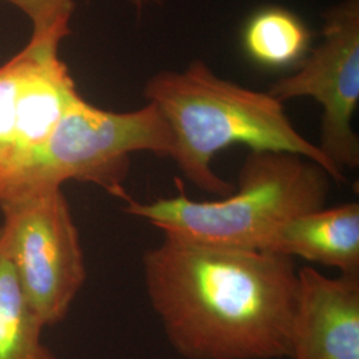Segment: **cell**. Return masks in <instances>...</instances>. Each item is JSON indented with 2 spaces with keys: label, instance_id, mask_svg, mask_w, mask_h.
Masks as SVG:
<instances>
[{
  "label": "cell",
  "instance_id": "cell-12",
  "mask_svg": "<svg viewBox=\"0 0 359 359\" xmlns=\"http://www.w3.org/2000/svg\"><path fill=\"white\" fill-rule=\"evenodd\" d=\"M26 13L32 23L35 39L62 41L69 34L75 0H6Z\"/></svg>",
  "mask_w": 359,
  "mask_h": 359
},
{
  "label": "cell",
  "instance_id": "cell-4",
  "mask_svg": "<svg viewBox=\"0 0 359 359\" xmlns=\"http://www.w3.org/2000/svg\"><path fill=\"white\" fill-rule=\"evenodd\" d=\"M172 145L167 121L154 104L129 112H114L79 96L46 142L0 168V204L62 188L69 180L95 184L128 201L124 182L130 169V154L149 152L169 157Z\"/></svg>",
  "mask_w": 359,
  "mask_h": 359
},
{
  "label": "cell",
  "instance_id": "cell-9",
  "mask_svg": "<svg viewBox=\"0 0 359 359\" xmlns=\"http://www.w3.org/2000/svg\"><path fill=\"white\" fill-rule=\"evenodd\" d=\"M266 252L359 274V204L320 208L289 219Z\"/></svg>",
  "mask_w": 359,
  "mask_h": 359
},
{
  "label": "cell",
  "instance_id": "cell-13",
  "mask_svg": "<svg viewBox=\"0 0 359 359\" xmlns=\"http://www.w3.org/2000/svg\"><path fill=\"white\" fill-rule=\"evenodd\" d=\"M136 8L137 11H142L145 7H149V6H160L164 3V0H129Z\"/></svg>",
  "mask_w": 359,
  "mask_h": 359
},
{
  "label": "cell",
  "instance_id": "cell-2",
  "mask_svg": "<svg viewBox=\"0 0 359 359\" xmlns=\"http://www.w3.org/2000/svg\"><path fill=\"white\" fill-rule=\"evenodd\" d=\"M144 96L167 121L173 142L169 157L201 191L222 197L234 191L236 184L212 167L216 154L233 145H245L250 152L298 154L321 165L337 184L346 180L317 144L297 130L283 103L269 92L218 76L203 60H193L181 71L154 74Z\"/></svg>",
  "mask_w": 359,
  "mask_h": 359
},
{
  "label": "cell",
  "instance_id": "cell-10",
  "mask_svg": "<svg viewBox=\"0 0 359 359\" xmlns=\"http://www.w3.org/2000/svg\"><path fill=\"white\" fill-rule=\"evenodd\" d=\"M241 43L245 55L266 69H285L308 56L311 32L297 13L280 6L257 10L246 20Z\"/></svg>",
  "mask_w": 359,
  "mask_h": 359
},
{
  "label": "cell",
  "instance_id": "cell-11",
  "mask_svg": "<svg viewBox=\"0 0 359 359\" xmlns=\"http://www.w3.org/2000/svg\"><path fill=\"white\" fill-rule=\"evenodd\" d=\"M43 329L19 283L0 231V359H57L43 341Z\"/></svg>",
  "mask_w": 359,
  "mask_h": 359
},
{
  "label": "cell",
  "instance_id": "cell-3",
  "mask_svg": "<svg viewBox=\"0 0 359 359\" xmlns=\"http://www.w3.org/2000/svg\"><path fill=\"white\" fill-rule=\"evenodd\" d=\"M333 179L317 163L285 152H250L234 191L221 200L196 201L179 194L140 203L124 212L142 218L164 236L236 250L266 252L283 225L323 208Z\"/></svg>",
  "mask_w": 359,
  "mask_h": 359
},
{
  "label": "cell",
  "instance_id": "cell-7",
  "mask_svg": "<svg viewBox=\"0 0 359 359\" xmlns=\"http://www.w3.org/2000/svg\"><path fill=\"white\" fill-rule=\"evenodd\" d=\"M60 41L32 39L0 67V168L48 139L80 96L57 50Z\"/></svg>",
  "mask_w": 359,
  "mask_h": 359
},
{
  "label": "cell",
  "instance_id": "cell-5",
  "mask_svg": "<svg viewBox=\"0 0 359 359\" xmlns=\"http://www.w3.org/2000/svg\"><path fill=\"white\" fill-rule=\"evenodd\" d=\"M7 252L46 326L63 321L87 280L80 234L62 188L3 201Z\"/></svg>",
  "mask_w": 359,
  "mask_h": 359
},
{
  "label": "cell",
  "instance_id": "cell-1",
  "mask_svg": "<svg viewBox=\"0 0 359 359\" xmlns=\"http://www.w3.org/2000/svg\"><path fill=\"white\" fill-rule=\"evenodd\" d=\"M142 273L149 304L181 358L289 357L294 258L164 236L144 253Z\"/></svg>",
  "mask_w": 359,
  "mask_h": 359
},
{
  "label": "cell",
  "instance_id": "cell-6",
  "mask_svg": "<svg viewBox=\"0 0 359 359\" xmlns=\"http://www.w3.org/2000/svg\"><path fill=\"white\" fill-rule=\"evenodd\" d=\"M268 92L281 103L313 99L322 109V154L342 172L359 167L353 127L359 104V0H338L323 13L321 43Z\"/></svg>",
  "mask_w": 359,
  "mask_h": 359
},
{
  "label": "cell",
  "instance_id": "cell-8",
  "mask_svg": "<svg viewBox=\"0 0 359 359\" xmlns=\"http://www.w3.org/2000/svg\"><path fill=\"white\" fill-rule=\"evenodd\" d=\"M289 359H359V274L298 269Z\"/></svg>",
  "mask_w": 359,
  "mask_h": 359
}]
</instances>
